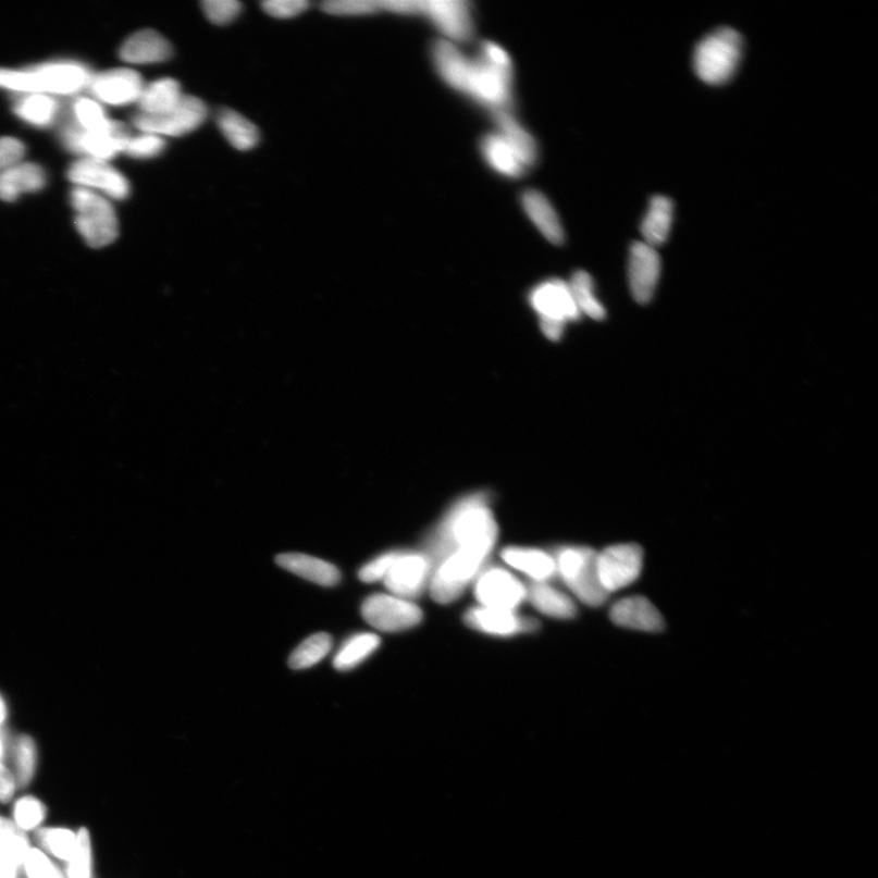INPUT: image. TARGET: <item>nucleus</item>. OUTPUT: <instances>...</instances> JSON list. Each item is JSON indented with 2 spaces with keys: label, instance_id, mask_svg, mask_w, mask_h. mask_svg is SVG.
Masks as SVG:
<instances>
[{
  "label": "nucleus",
  "instance_id": "obj_1",
  "mask_svg": "<svg viewBox=\"0 0 878 878\" xmlns=\"http://www.w3.org/2000/svg\"><path fill=\"white\" fill-rule=\"evenodd\" d=\"M432 62L440 77L450 88L492 111L510 110L514 70L507 50L494 42H483L480 54L470 58L448 40L433 44Z\"/></svg>",
  "mask_w": 878,
  "mask_h": 878
},
{
  "label": "nucleus",
  "instance_id": "obj_2",
  "mask_svg": "<svg viewBox=\"0 0 878 878\" xmlns=\"http://www.w3.org/2000/svg\"><path fill=\"white\" fill-rule=\"evenodd\" d=\"M484 492L460 498L444 515L428 542L433 569L452 553L462 549L489 558L498 539V524Z\"/></svg>",
  "mask_w": 878,
  "mask_h": 878
},
{
  "label": "nucleus",
  "instance_id": "obj_3",
  "mask_svg": "<svg viewBox=\"0 0 878 878\" xmlns=\"http://www.w3.org/2000/svg\"><path fill=\"white\" fill-rule=\"evenodd\" d=\"M88 70L77 63H50L28 70L0 69V87L26 95H74L88 87Z\"/></svg>",
  "mask_w": 878,
  "mask_h": 878
},
{
  "label": "nucleus",
  "instance_id": "obj_4",
  "mask_svg": "<svg viewBox=\"0 0 878 878\" xmlns=\"http://www.w3.org/2000/svg\"><path fill=\"white\" fill-rule=\"evenodd\" d=\"M742 38L732 28H720L696 46L693 65L705 84L721 85L735 73L742 58Z\"/></svg>",
  "mask_w": 878,
  "mask_h": 878
},
{
  "label": "nucleus",
  "instance_id": "obj_5",
  "mask_svg": "<svg viewBox=\"0 0 878 878\" xmlns=\"http://www.w3.org/2000/svg\"><path fill=\"white\" fill-rule=\"evenodd\" d=\"M557 574L577 597L590 607H601L609 594L598 577L597 553L588 547H564L553 555Z\"/></svg>",
  "mask_w": 878,
  "mask_h": 878
},
{
  "label": "nucleus",
  "instance_id": "obj_6",
  "mask_svg": "<svg viewBox=\"0 0 878 878\" xmlns=\"http://www.w3.org/2000/svg\"><path fill=\"white\" fill-rule=\"evenodd\" d=\"M529 301L540 319L543 335L554 342L562 337L570 322L582 318L568 282L559 279L541 282L530 292Z\"/></svg>",
  "mask_w": 878,
  "mask_h": 878
},
{
  "label": "nucleus",
  "instance_id": "obj_7",
  "mask_svg": "<svg viewBox=\"0 0 878 878\" xmlns=\"http://www.w3.org/2000/svg\"><path fill=\"white\" fill-rule=\"evenodd\" d=\"M72 203L76 211V228L89 247L103 248L113 244L119 236V222L113 206L106 198L88 188L77 187L72 191Z\"/></svg>",
  "mask_w": 878,
  "mask_h": 878
},
{
  "label": "nucleus",
  "instance_id": "obj_8",
  "mask_svg": "<svg viewBox=\"0 0 878 878\" xmlns=\"http://www.w3.org/2000/svg\"><path fill=\"white\" fill-rule=\"evenodd\" d=\"M208 118L205 102L194 96L184 95L180 103L168 114L151 116L137 114L133 123L143 134L159 137H180L194 133Z\"/></svg>",
  "mask_w": 878,
  "mask_h": 878
},
{
  "label": "nucleus",
  "instance_id": "obj_9",
  "mask_svg": "<svg viewBox=\"0 0 878 878\" xmlns=\"http://www.w3.org/2000/svg\"><path fill=\"white\" fill-rule=\"evenodd\" d=\"M413 15H422L454 45L469 40L473 26L472 10L466 0H416Z\"/></svg>",
  "mask_w": 878,
  "mask_h": 878
},
{
  "label": "nucleus",
  "instance_id": "obj_10",
  "mask_svg": "<svg viewBox=\"0 0 878 878\" xmlns=\"http://www.w3.org/2000/svg\"><path fill=\"white\" fill-rule=\"evenodd\" d=\"M131 137L133 136L129 135L125 125L111 120L108 125L98 129L67 127L63 135L64 143L70 150L103 161L123 153Z\"/></svg>",
  "mask_w": 878,
  "mask_h": 878
},
{
  "label": "nucleus",
  "instance_id": "obj_11",
  "mask_svg": "<svg viewBox=\"0 0 878 878\" xmlns=\"http://www.w3.org/2000/svg\"><path fill=\"white\" fill-rule=\"evenodd\" d=\"M362 618L382 632H400L416 628L423 618L422 610L411 601L393 594H373L361 607Z\"/></svg>",
  "mask_w": 878,
  "mask_h": 878
},
{
  "label": "nucleus",
  "instance_id": "obj_12",
  "mask_svg": "<svg viewBox=\"0 0 878 878\" xmlns=\"http://www.w3.org/2000/svg\"><path fill=\"white\" fill-rule=\"evenodd\" d=\"M598 577L608 594L629 588L643 569V551L638 544H617L597 553Z\"/></svg>",
  "mask_w": 878,
  "mask_h": 878
},
{
  "label": "nucleus",
  "instance_id": "obj_13",
  "mask_svg": "<svg viewBox=\"0 0 878 878\" xmlns=\"http://www.w3.org/2000/svg\"><path fill=\"white\" fill-rule=\"evenodd\" d=\"M432 571V561L425 553L399 552L382 581L389 594L410 601L426 589Z\"/></svg>",
  "mask_w": 878,
  "mask_h": 878
},
{
  "label": "nucleus",
  "instance_id": "obj_14",
  "mask_svg": "<svg viewBox=\"0 0 878 878\" xmlns=\"http://www.w3.org/2000/svg\"><path fill=\"white\" fill-rule=\"evenodd\" d=\"M480 607L517 610L527 601L528 590L506 569L491 568L480 572L475 583Z\"/></svg>",
  "mask_w": 878,
  "mask_h": 878
},
{
  "label": "nucleus",
  "instance_id": "obj_15",
  "mask_svg": "<svg viewBox=\"0 0 878 878\" xmlns=\"http://www.w3.org/2000/svg\"><path fill=\"white\" fill-rule=\"evenodd\" d=\"M90 92L110 106L137 103L144 92L143 77L131 69H114L110 72L90 77Z\"/></svg>",
  "mask_w": 878,
  "mask_h": 878
},
{
  "label": "nucleus",
  "instance_id": "obj_16",
  "mask_svg": "<svg viewBox=\"0 0 878 878\" xmlns=\"http://www.w3.org/2000/svg\"><path fill=\"white\" fill-rule=\"evenodd\" d=\"M67 177L79 187L98 188L114 199H125L129 195L127 178L103 160H77L70 166Z\"/></svg>",
  "mask_w": 878,
  "mask_h": 878
},
{
  "label": "nucleus",
  "instance_id": "obj_17",
  "mask_svg": "<svg viewBox=\"0 0 878 878\" xmlns=\"http://www.w3.org/2000/svg\"><path fill=\"white\" fill-rule=\"evenodd\" d=\"M661 262L657 249L644 242L631 246L629 282L632 296L640 305H647L654 296L660 277Z\"/></svg>",
  "mask_w": 878,
  "mask_h": 878
},
{
  "label": "nucleus",
  "instance_id": "obj_18",
  "mask_svg": "<svg viewBox=\"0 0 878 878\" xmlns=\"http://www.w3.org/2000/svg\"><path fill=\"white\" fill-rule=\"evenodd\" d=\"M463 620L469 628L498 638L532 633L540 628L537 620L519 617L515 611L484 607L471 608Z\"/></svg>",
  "mask_w": 878,
  "mask_h": 878
},
{
  "label": "nucleus",
  "instance_id": "obj_19",
  "mask_svg": "<svg viewBox=\"0 0 878 878\" xmlns=\"http://www.w3.org/2000/svg\"><path fill=\"white\" fill-rule=\"evenodd\" d=\"M610 618L625 629L643 632H661L665 621L654 604L644 597L625 598L613 605Z\"/></svg>",
  "mask_w": 878,
  "mask_h": 878
},
{
  "label": "nucleus",
  "instance_id": "obj_20",
  "mask_svg": "<svg viewBox=\"0 0 878 878\" xmlns=\"http://www.w3.org/2000/svg\"><path fill=\"white\" fill-rule=\"evenodd\" d=\"M173 46L154 29L136 33L128 37L120 49L121 59L129 64L163 63L173 57Z\"/></svg>",
  "mask_w": 878,
  "mask_h": 878
},
{
  "label": "nucleus",
  "instance_id": "obj_21",
  "mask_svg": "<svg viewBox=\"0 0 878 878\" xmlns=\"http://www.w3.org/2000/svg\"><path fill=\"white\" fill-rule=\"evenodd\" d=\"M521 205L533 225L539 228L551 244H562L565 232L561 221L546 196L539 190H527L521 197Z\"/></svg>",
  "mask_w": 878,
  "mask_h": 878
},
{
  "label": "nucleus",
  "instance_id": "obj_22",
  "mask_svg": "<svg viewBox=\"0 0 878 878\" xmlns=\"http://www.w3.org/2000/svg\"><path fill=\"white\" fill-rule=\"evenodd\" d=\"M481 153L491 169L509 178H518L529 170L506 138L494 131L481 139Z\"/></svg>",
  "mask_w": 878,
  "mask_h": 878
},
{
  "label": "nucleus",
  "instance_id": "obj_23",
  "mask_svg": "<svg viewBox=\"0 0 878 878\" xmlns=\"http://www.w3.org/2000/svg\"><path fill=\"white\" fill-rule=\"evenodd\" d=\"M276 562L282 569L295 573L301 579L325 585V588H333L341 581V572L335 565L307 554H280Z\"/></svg>",
  "mask_w": 878,
  "mask_h": 878
},
{
  "label": "nucleus",
  "instance_id": "obj_24",
  "mask_svg": "<svg viewBox=\"0 0 878 878\" xmlns=\"http://www.w3.org/2000/svg\"><path fill=\"white\" fill-rule=\"evenodd\" d=\"M502 559L515 570L528 574L533 582H547L557 574V565L553 555L531 548H506Z\"/></svg>",
  "mask_w": 878,
  "mask_h": 878
},
{
  "label": "nucleus",
  "instance_id": "obj_25",
  "mask_svg": "<svg viewBox=\"0 0 878 878\" xmlns=\"http://www.w3.org/2000/svg\"><path fill=\"white\" fill-rule=\"evenodd\" d=\"M45 170L36 164H17L0 173V199L14 201L46 186Z\"/></svg>",
  "mask_w": 878,
  "mask_h": 878
},
{
  "label": "nucleus",
  "instance_id": "obj_26",
  "mask_svg": "<svg viewBox=\"0 0 878 878\" xmlns=\"http://www.w3.org/2000/svg\"><path fill=\"white\" fill-rule=\"evenodd\" d=\"M493 118L494 123H496L497 133L506 138L508 144L517 150L523 164L527 165L528 169L536 164L539 157L536 140H534L529 131L515 119L510 110L498 111V113L493 114Z\"/></svg>",
  "mask_w": 878,
  "mask_h": 878
},
{
  "label": "nucleus",
  "instance_id": "obj_27",
  "mask_svg": "<svg viewBox=\"0 0 878 878\" xmlns=\"http://www.w3.org/2000/svg\"><path fill=\"white\" fill-rule=\"evenodd\" d=\"M183 97L184 94L177 81L161 78L145 86L137 103L140 114L159 116L173 110Z\"/></svg>",
  "mask_w": 878,
  "mask_h": 878
},
{
  "label": "nucleus",
  "instance_id": "obj_28",
  "mask_svg": "<svg viewBox=\"0 0 878 878\" xmlns=\"http://www.w3.org/2000/svg\"><path fill=\"white\" fill-rule=\"evenodd\" d=\"M527 590V601L547 617L564 620L577 617L578 610L574 603L567 594L552 588L548 583L532 582Z\"/></svg>",
  "mask_w": 878,
  "mask_h": 878
},
{
  "label": "nucleus",
  "instance_id": "obj_29",
  "mask_svg": "<svg viewBox=\"0 0 878 878\" xmlns=\"http://www.w3.org/2000/svg\"><path fill=\"white\" fill-rule=\"evenodd\" d=\"M673 217V207L669 198L657 196L651 200L641 231L644 244L653 248L663 245L669 237Z\"/></svg>",
  "mask_w": 878,
  "mask_h": 878
},
{
  "label": "nucleus",
  "instance_id": "obj_30",
  "mask_svg": "<svg viewBox=\"0 0 878 878\" xmlns=\"http://www.w3.org/2000/svg\"><path fill=\"white\" fill-rule=\"evenodd\" d=\"M218 126L227 143L238 150L253 149L259 144L260 134L257 126L235 110H221Z\"/></svg>",
  "mask_w": 878,
  "mask_h": 878
},
{
  "label": "nucleus",
  "instance_id": "obj_31",
  "mask_svg": "<svg viewBox=\"0 0 878 878\" xmlns=\"http://www.w3.org/2000/svg\"><path fill=\"white\" fill-rule=\"evenodd\" d=\"M381 644L379 635L373 633H359L353 635L336 654L333 666L338 671H348L357 668L367 660Z\"/></svg>",
  "mask_w": 878,
  "mask_h": 878
},
{
  "label": "nucleus",
  "instance_id": "obj_32",
  "mask_svg": "<svg viewBox=\"0 0 878 878\" xmlns=\"http://www.w3.org/2000/svg\"><path fill=\"white\" fill-rule=\"evenodd\" d=\"M15 114L37 127H48L57 119L59 104L47 95H28L18 99L14 106Z\"/></svg>",
  "mask_w": 878,
  "mask_h": 878
},
{
  "label": "nucleus",
  "instance_id": "obj_33",
  "mask_svg": "<svg viewBox=\"0 0 878 878\" xmlns=\"http://www.w3.org/2000/svg\"><path fill=\"white\" fill-rule=\"evenodd\" d=\"M568 284L581 317L585 316L593 320H603L607 317V311L595 296L594 282L589 272H574Z\"/></svg>",
  "mask_w": 878,
  "mask_h": 878
},
{
  "label": "nucleus",
  "instance_id": "obj_34",
  "mask_svg": "<svg viewBox=\"0 0 878 878\" xmlns=\"http://www.w3.org/2000/svg\"><path fill=\"white\" fill-rule=\"evenodd\" d=\"M32 850L23 830L0 817V860L23 865L26 854Z\"/></svg>",
  "mask_w": 878,
  "mask_h": 878
},
{
  "label": "nucleus",
  "instance_id": "obj_35",
  "mask_svg": "<svg viewBox=\"0 0 878 878\" xmlns=\"http://www.w3.org/2000/svg\"><path fill=\"white\" fill-rule=\"evenodd\" d=\"M332 648V639L327 633H317L302 642L290 654L289 666L293 670H305L324 659Z\"/></svg>",
  "mask_w": 878,
  "mask_h": 878
},
{
  "label": "nucleus",
  "instance_id": "obj_36",
  "mask_svg": "<svg viewBox=\"0 0 878 878\" xmlns=\"http://www.w3.org/2000/svg\"><path fill=\"white\" fill-rule=\"evenodd\" d=\"M15 782L18 789H25L34 779L37 764L36 744L32 737L22 735L14 750Z\"/></svg>",
  "mask_w": 878,
  "mask_h": 878
},
{
  "label": "nucleus",
  "instance_id": "obj_37",
  "mask_svg": "<svg viewBox=\"0 0 878 878\" xmlns=\"http://www.w3.org/2000/svg\"><path fill=\"white\" fill-rule=\"evenodd\" d=\"M37 839L48 853L69 862L75 851L77 834L66 829H46L38 831Z\"/></svg>",
  "mask_w": 878,
  "mask_h": 878
},
{
  "label": "nucleus",
  "instance_id": "obj_38",
  "mask_svg": "<svg viewBox=\"0 0 878 878\" xmlns=\"http://www.w3.org/2000/svg\"><path fill=\"white\" fill-rule=\"evenodd\" d=\"M69 878L92 877V844L88 830L81 829L77 833L75 851L69 861Z\"/></svg>",
  "mask_w": 878,
  "mask_h": 878
},
{
  "label": "nucleus",
  "instance_id": "obj_39",
  "mask_svg": "<svg viewBox=\"0 0 878 878\" xmlns=\"http://www.w3.org/2000/svg\"><path fill=\"white\" fill-rule=\"evenodd\" d=\"M47 809L34 796H24L14 807L15 825L20 830H34L46 819Z\"/></svg>",
  "mask_w": 878,
  "mask_h": 878
},
{
  "label": "nucleus",
  "instance_id": "obj_40",
  "mask_svg": "<svg viewBox=\"0 0 878 878\" xmlns=\"http://www.w3.org/2000/svg\"><path fill=\"white\" fill-rule=\"evenodd\" d=\"M321 9L336 16H366L381 12L379 0H330Z\"/></svg>",
  "mask_w": 878,
  "mask_h": 878
},
{
  "label": "nucleus",
  "instance_id": "obj_41",
  "mask_svg": "<svg viewBox=\"0 0 878 878\" xmlns=\"http://www.w3.org/2000/svg\"><path fill=\"white\" fill-rule=\"evenodd\" d=\"M75 115L77 118L81 128L84 129H98L102 128L109 123L106 118L104 110L92 99L79 98L74 106Z\"/></svg>",
  "mask_w": 878,
  "mask_h": 878
},
{
  "label": "nucleus",
  "instance_id": "obj_42",
  "mask_svg": "<svg viewBox=\"0 0 878 878\" xmlns=\"http://www.w3.org/2000/svg\"><path fill=\"white\" fill-rule=\"evenodd\" d=\"M166 147L163 137L150 134L131 137L124 153L138 159L154 158L163 153Z\"/></svg>",
  "mask_w": 878,
  "mask_h": 878
},
{
  "label": "nucleus",
  "instance_id": "obj_43",
  "mask_svg": "<svg viewBox=\"0 0 878 878\" xmlns=\"http://www.w3.org/2000/svg\"><path fill=\"white\" fill-rule=\"evenodd\" d=\"M203 10L211 23L224 26L240 14L242 4L237 0H206Z\"/></svg>",
  "mask_w": 878,
  "mask_h": 878
},
{
  "label": "nucleus",
  "instance_id": "obj_44",
  "mask_svg": "<svg viewBox=\"0 0 878 878\" xmlns=\"http://www.w3.org/2000/svg\"><path fill=\"white\" fill-rule=\"evenodd\" d=\"M23 865L28 878H64L53 862L39 850H29Z\"/></svg>",
  "mask_w": 878,
  "mask_h": 878
},
{
  "label": "nucleus",
  "instance_id": "obj_45",
  "mask_svg": "<svg viewBox=\"0 0 878 878\" xmlns=\"http://www.w3.org/2000/svg\"><path fill=\"white\" fill-rule=\"evenodd\" d=\"M399 552L393 551L382 554L376 559L364 565L359 571V579L366 583L382 581L391 569L392 564L397 559Z\"/></svg>",
  "mask_w": 878,
  "mask_h": 878
},
{
  "label": "nucleus",
  "instance_id": "obj_46",
  "mask_svg": "<svg viewBox=\"0 0 878 878\" xmlns=\"http://www.w3.org/2000/svg\"><path fill=\"white\" fill-rule=\"evenodd\" d=\"M261 7L272 17L292 18L305 13L310 3L307 0H269Z\"/></svg>",
  "mask_w": 878,
  "mask_h": 878
},
{
  "label": "nucleus",
  "instance_id": "obj_47",
  "mask_svg": "<svg viewBox=\"0 0 878 878\" xmlns=\"http://www.w3.org/2000/svg\"><path fill=\"white\" fill-rule=\"evenodd\" d=\"M25 156V146L13 137H0V173L20 164Z\"/></svg>",
  "mask_w": 878,
  "mask_h": 878
},
{
  "label": "nucleus",
  "instance_id": "obj_48",
  "mask_svg": "<svg viewBox=\"0 0 878 878\" xmlns=\"http://www.w3.org/2000/svg\"><path fill=\"white\" fill-rule=\"evenodd\" d=\"M16 790V782L14 774L10 772L5 766L0 763V802L7 803L13 799Z\"/></svg>",
  "mask_w": 878,
  "mask_h": 878
},
{
  "label": "nucleus",
  "instance_id": "obj_49",
  "mask_svg": "<svg viewBox=\"0 0 878 878\" xmlns=\"http://www.w3.org/2000/svg\"><path fill=\"white\" fill-rule=\"evenodd\" d=\"M17 866L0 860V878H16Z\"/></svg>",
  "mask_w": 878,
  "mask_h": 878
},
{
  "label": "nucleus",
  "instance_id": "obj_50",
  "mask_svg": "<svg viewBox=\"0 0 878 878\" xmlns=\"http://www.w3.org/2000/svg\"><path fill=\"white\" fill-rule=\"evenodd\" d=\"M5 718H7V706L4 704L2 696H0V726L3 725Z\"/></svg>",
  "mask_w": 878,
  "mask_h": 878
},
{
  "label": "nucleus",
  "instance_id": "obj_51",
  "mask_svg": "<svg viewBox=\"0 0 878 878\" xmlns=\"http://www.w3.org/2000/svg\"><path fill=\"white\" fill-rule=\"evenodd\" d=\"M3 754H4V742L2 740V737H0V760H2Z\"/></svg>",
  "mask_w": 878,
  "mask_h": 878
}]
</instances>
